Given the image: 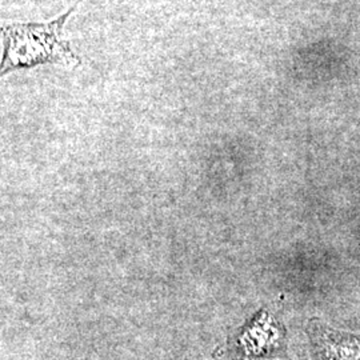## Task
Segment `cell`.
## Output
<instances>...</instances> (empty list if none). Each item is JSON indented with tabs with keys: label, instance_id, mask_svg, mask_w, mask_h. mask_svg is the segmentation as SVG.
<instances>
[{
	"label": "cell",
	"instance_id": "3957f363",
	"mask_svg": "<svg viewBox=\"0 0 360 360\" xmlns=\"http://www.w3.org/2000/svg\"><path fill=\"white\" fill-rule=\"evenodd\" d=\"M322 360H360V340L343 334L323 335L321 340Z\"/></svg>",
	"mask_w": 360,
	"mask_h": 360
},
{
	"label": "cell",
	"instance_id": "6da1fadb",
	"mask_svg": "<svg viewBox=\"0 0 360 360\" xmlns=\"http://www.w3.org/2000/svg\"><path fill=\"white\" fill-rule=\"evenodd\" d=\"M72 11L74 8L50 23H18L3 27L4 50L1 58V75L13 70L44 63L79 65L80 59L72 52L68 41L62 39L65 19Z\"/></svg>",
	"mask_w": 360,
	"mask_h": 360
},
{
	"label": "cell",
	"instance_id": "7a4b0ae2",
	"mask_svg": "<svg viewBox=\"0 0 360 360\" xmlns=\"http://www.w3.org/2000/svg\"><path fill=\"white\" fill-rule=\"evenodd\" d=\"M281 339V333L271 319L263 316L257 321L240 338V347L245 354L259 356L269 354L278 346Z\"/></svg>",
	"mask_w": 360,
	"mask_h": 360
}]
</instances>
